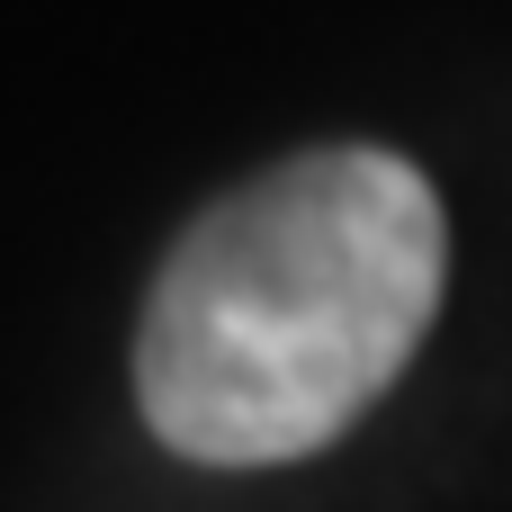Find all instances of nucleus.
Here are the masks:
<instances>
[{"label":"nucleus","instance_id":"1","mask_svg":"<svg viewBox=\"0 0 512 512\" xmlns=\"http://www.w3.org/2000/svg\"><path fill=\"white\" fill-rule=\"evenodd\" d=\"M441 261V198L414 162L324 144L261 171L180 234L144 297V423L198 468L342 441L432 333Z\"/></svg>","mask_w":512,"mask_h":512}]
</instances>
